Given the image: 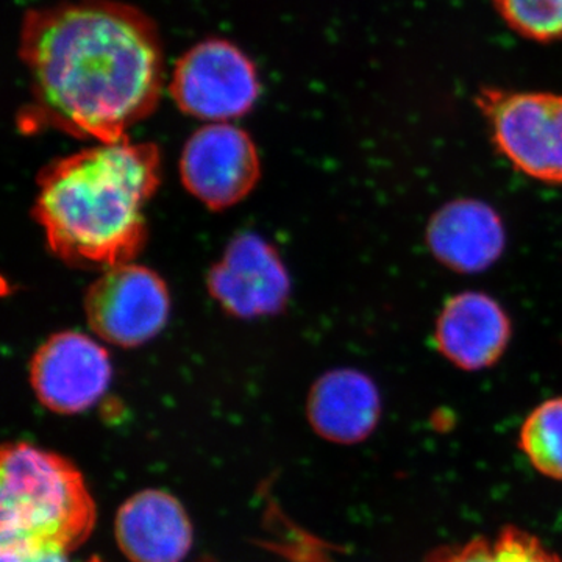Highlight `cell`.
Listing matches in <instances>:
<instances>
[{"mask_svg":"<svg viewBox=\"0 0 562 562\" xmlns=\"http://www.w3.org/2000/svg\"><path fill=\"white\" fill-rule=\"evenodd\" d=\"M506 24L525 36L552 43L562 40V0H492Z\"/></svg>","mask_w":562,"mask_h":562,"instance_id":"cell-16","label":"cell"},{"mask_svg":"<svg viewBox=\"0 0 562 562\" xmlns=\"http://www.w3.org/2000/svg\"><path fill=\"white\" fill-rule=\"evenodd\" d=\"M209 288L235 316H268L286 305L290 277L273 247L247 233L228 244L222 260L211 269Z\"/></svg>","mask_w":562,"mask_h":562,"instance_id":"cell-9","label":"cell"},{"mask_svg":"<svg viewBox=\"0 0 562 562\" xmlns=\"http://www.w3.org/2000/svg\"><path fill=\"white\" fill-rule=\"evenodd\" d=\"M181 180L194 198L213 210L243 201L258 179L260 158L241 128L217 122L199 128L181 154Z\"/></svg>","mask_w":562,"mask_h":562,"instance_id":"cell-7","label":"cell"},{"mask_svg":"<svg viewBox=\"0 0 562 562\" xmlns=\"http://www.w3.org/2000/svg\"><path fill=\"white\" fill-rule=\"evenodd\" d=\"M111 361L101 344L79 331L52 336L31 362V383L50 412L79 414L101 401L109 390Z\"/></svg>","mask_w":562,"mask_h":562,"instance_id":"cell-8","label":"cell"},{"mask_svg":"<svg viewBox=\"0 0 562 562\" xmlns=\"http://www.w3.org/2000/svg\"><path fill=\"white\" fill-rule=\"evenodd\" d=\"M168 88L183 113L217 124L249 113L261 85L254 61L239 47L213 38L181 55Z\"/></svg>","mask_w":562,"mask_h":562,"instance_id":"cell-5","label":"cell"},{"mask_svg":"<svg viewBox=\"0 0 562 562\" xmlns=\"http://www.w3.org/2000/svg\"><path fill=\"white\" fill-rule=\"evenodd\" d=\"M512 336V319L501 303L484 292L464 291L443 303L432 338L447 361L479 372L502 360Z\"/></svg>","mask_w":562,"mask_h":562,"instance_id":"cell-10","label":"cell"},{"mask_svg":"<svg viewBox=\"0 0 562 562\" xmlns=\"http://www.w3.org/2000/svg\"><path fill=\"white\" fill-rule=\"evenodd\" d=\"M158 184L154 144L99 143L40 173L33 213L60 260L106 271L138 257L147 235L144 206Z\"/></svg>","mask_w":562,"mask_h":562,"instance_id":"cell-2","label":"cell"},{"mask_svg":"<svg viewBox=\"0 0 562 562\" xmlns=\"http://www.w3.org/2000/svg\"><path fill=\"white\" fill-rule=\"evenodd\" d=\"M0 562H69L68 552L50 547L0 550Z\"/></svg>","mask_w":562,"mask_h":562,"instance_id":"cell-17","label":"cell"},{"mask_svg":"<svg viewBox=\"0 0 562 562\" xmlns=\"http://www.w3.org/2000/svg\"><path fill=\"white\" fill-rule=\"evenodd\" d=\"M425 241L447 269L473 276L501 260L506 247L505 224L490 203L457 199L432 214Z\"/></svg>","mask_w":562,"mask_h":562,"instance_id":"cell-11","label":"cell"},{"mask_svg":"<svg viewBox=\"0 0 562 562\" xmlns=\"http://www.w3.org/2000/svg\"><path fill=\"white\" fill-rule=\"evenodd\" d=\"M20 58L31 101L25 132L43 128L98 143L128 139L157 109L165 50L146 13L114 0H76L25 13Z\"/></svg>","mask_w":562,"mask_h":562,"instance_id":"cell-1","label":"cell"},{"mask_svg":"<svg viewBox=\"0 0 562 562\" xmlns=\"http://www.w3.org/2000/svg\"><path fill=\"white\" fill-rule=\"evenodd\" d=\"M425 562H562L531 532L519 527L502 528L494 536H479L464 543L439 547Z\"/></svg>","mask_w":562,"mask_h":562,"instance_id":"cell-14","label":"cell"},{"mask_svg":"<svg viewBox=\"0 0 562 562\" xmlns=\"http://www.w3.org/2000/svg\"><path fill=\"white\" fill-rule=\"evenodd\" d=\"M116 541L132 562H181L191 550L192 528L176 497L140 491L121 506Z\"/></svg>","mask_w":562,"mask_h":562,"instance_id":"cell-12","label":"cell"},{"mask_svg":"<svg viewBox=\"0 0 562 562\" xmlns=\"http://www.w3.org/2000/svg\"><path fill=\"white\" fill-rule=\"evenodd\" d=\"M169 308L165 281L133 262L106 269L85 299L91 330L120 347H138L155 338L168 322Z\"/></svg>","mask_w":562,"mask_h":562,"instance_id":"cell-6","label":"cell"},{"mask_svg":"<svg viewBox=\"0 0 562 562\" xmlns=\"http://www.w3.org/2000/svg\"><path fill=\"white\" fill-rule=\"evenodd\" d=\"M308 417L327 441L357 443L375 430L382 417V397L371 376L355 369H336L314 383Z\"/></svg>","mask_w":562,"mask_h":562,"instance_id":"cell-13","label":"cell"},{"mask_svg":"<svg viewBox=\"0 0 562 562\" xmlns=\"http://www.w3.org/2000/svg\"><path fill=\"white\" fill-rule=\"evenodd\" d=\"M519 447L536 471L562 482V397L549 398L528 414Z\"/></svg>","mask_w":562,"mask_h":562,"instance_id":"cell-15","label":"cell"},{"mask_svg":"<svg viewBox=\"0 0 562 562\" xmlns=\"http://www.w3.org/2000/svg\"><path fill=\"white\" fill-rule=\"evenodd\" d=\"M91 562H101V561L94 560V561H91Z\"/></svg>","mask_w":562,"mask_h":562,"instance_id":"cell-18","label":"cell"},{"mask_svg":"<svg viewBox=\"0 0 562 562\" xmlns=\"http://www.w3.org/2000/svg\"><path fill=\"white\" fill-rule=\"evenodd\" d=\"M94 524V501L68 460L27 442L3 447L0 550L50 547L69 552L87 541Z\"/></svg>","mask_w":562,"mask_h":562,"instance_id":"cell-3","label":"cell"},{"mask_svg":"<svg viewBox=\"0 0 562 562\" xmlns=\"http://www.w3.org/2000/svg\"><path fill=\"white\" fill-rule=\"evenodd\" d=\"M475 103L492 143L517 171L542 183H562L561 94L484 88Z\"/></svg>","mask_w":562,"mask_h":562,"instance_id":"cell-4","label":"cell"}]
</instances>
